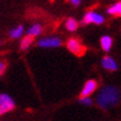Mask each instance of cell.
<instances>
[{"mask_svg": "<svg viewBox=\"0 0 121 121\" xmlns=\"http://www.w3.org/2000/svg\"><path fill=\"white\" fill-rule=\"evenodd\" d=\"M120 101V91L119 89L112 86L103 88L97 97V103L102 109L107 110L111 107L117 106Z\"/></svg>", "mask_w": 121, "mask_h": 121, "instance_id": "6da1fadb", "label": "cell"}, {"mask_svg": "<svg viewBox=\"0 0 121 121\" xmlns=\"http://www.w3.org/2000/svg\"><path fill=\"white\" fill-rule=\"evenodd\" d=\"M67 48L69 49V51H71L77 57H82L87 51V48L76 38H70L67 41Z\"/></svg>", "mask_w": 121, "mask_h": 121, "instance_id": "7a4b0ae2", "label": "cell"}, {"mask_svg": "<svg viewBox=\"0 0 121 121\" xmlns=\"http://www.w3.org/2000/svg\"><path fill=\"white\" fill-rule=\"evenodd\" d=\"M97 86H98V83L95 80H88L84 83V87L80 93V98H89V95L95 91Z\"/></svg>", "mask_w": 121, "mask_h": 121, "instance_id": "3957f363", "label": "cell"}, {"mask_svg": "<svg viewBox=\"0 0 121 121\" xmlns=\"http://www.w3.org/2000/svg\"><path fill=\"white\" fill-rule=\"evenodd\" d=\"M104 21L102 16L95 13V12H88L87 15L83 17L82 23L83 25H88V23H95V25H101Z\"/></svg>", "mask_w": 121, "mask_h": 121, "instance_id": "277c9868", "label": "cell"}, {"mask_svg": "<svg viewBox=\"0 0 121 121\" xmlns=\"http://www.w3.org/2000/svg\"><path fill=\"white\" fill-rule=\"evenodd\" d=\"M61 44V40L59 38H46L38 42L39 47L50 48V47H59Z\"/></svg>", "mask_w": 121, "mask_h": 121, "instance_id": "5b68a950", "label": "cell"}, {"mask_svg": "<svg viewBox=\"0 0 121 121\" xmlns=\"http://www.w3.org/2000/svg\"><path fill=\"white\" fill-rule=\"evenodd\" d=\"M0 107H6L11 111L15 109V102L9 95L2 93V95H0Z\"/></svg>", "mask_w": 121, "mask_h": 121, "instance_id": "8992f818", "label": "cell"}, {"mask_svg": "<svg viewBox=\"0 0 121 121\" xmlns=\"http://www.w3.org/2000/svg\"><path fill=\"white\" fill-rule=\"evenodd\" d=\"M102 66L104 67V69L109 70V71H116L117 70V63L111 57H103L102 59Z\"/></svg>", "mask_w": 121, "mask_h": 121, "instance_id": "52a82bcc", "label": "cell"}, {"mask_svg": "<svg viewBox=\"0 0 121 121\" xmlns=\"http://www.w3.org/2000/svg\"><path fill=\"white\" fill-rule=\"evenodd\" d=\"M112 46V39L109 36H104L101 38V47L104 51H109Z\"/></svg>", "mask_w": 121, "mask_h": 121, "instance_id": "ba28073f", "label": "cell"}, {"mask_svg": "<svg viewBox=\"0 0 121 121\" xmlns=\"http://www.w3.org/2000/svg\"><path fill=\"white\" fill-rule=\"evenodd\" d=\"M107 11H108L109 15H113V16L121 17V1H119L118 4H116L114 6L110 7Z\"/></svg>", "mask_w": 121, "mask_h": 121, "instance_id": "9c48e42d", "label": "cell"}, {"mask_svg": "<svg viewBox=\"0 0 121 121\" xmlns=\"http://www.w3.org/2000/svg\"><path fill=\"white\" fill-rule=\"evenodd\" d=\"M33 42V37H31V36H28L27 35L26 37L23 38L21 40V42H20V48H21L22 50H26V49H28L29 48V46Z\"/></svg>", "mask_w": 121, "mask_h": 121, "instance_id": "30bf717a", "label": "cell"}, {"mask_svg": "<svg viewBox=\"0 0 121 121\" xmlns=\"http://www.w3.org/2000/svg\"><path fill=\"white\" fill-rule=\"evenodd\" d=\"M42 29H41V26L40 25H33L29 30H28V36H31V37H36L38 35H40Z\"/></svg>", "mask_w": 121, "mask_h": 121, "instance_id": "8fae6325", "label": "cell"}, {"mask_svg": "<svg viewBox=\"0 0 121 121\" xmlns=\"http://www.w3.org/2000/svg\"><path fill=\"white\" fill-rule=\"evenodd\" d=\"M66 27L69 31H76L78 28V22L73 18H69L66 22Z\"/></svg>", "mask_w": 121, "mask_h": 121, "instance_id": "7c38bea8", "label": "cell"}, {"mask_svg": "<svg viewBox=\"0 0 121 121\" xmlns=\"http://www.w3.org/2000/svg\"><path fill=\"white\" fill-rule=\"evenodd\" d=\"M22 31H23V27L22 26H18L16 29L11 30L10 31V37L16 39V38H19L22 35Z\"/></svg>", "mask_w": 121, "mask_h": 121, "instance_id": "4fadbf2b", "label": "cell"}, {"mask_svg": "<svg viewBox=\"0 0 121 121\" xmlns=\"http://www.w3.org/2000/svg\"><path fill=\"white\" fill-rule=\"evenodd\" d=\"M7 62L6 61H0V77L4 73V71L7 69Z\"/></svg>", "mask_w": 121, "mask_h": 121, "instance_id": "5bb4252c", "label": "cell"}, {"mask_svg": "<svg viewBox=\"0 0 121 121\" xmlns=\"http://www.w3.org/2000/svg\"><path fill=\"white\" fill-rule=\"evenodd\" d=\"M79 101H80L82 104H86V106H90V104L92 103V101H91L90 98H80Z\"/></svg>", "mask_w": 121, "mask_h": 121, "instance_id": "9a60e30c", "label": "cell"}, {"mask_svg": "<svg viewBox=\"0 0 121 121\" xmlns=\"http://www.w3.org/2000/svg\"><path fill=\"white\" fill-rule=\"evenodd\" d=\"M70 2L73 4V6H79L81 2V0H70Z\"/></svg>", "mask_w": 121, "mask_h": 121, "instance_id": "2e32d148", "label": "cell"}, {"mask_svg": "<svg viewBox=\"0 0 121 121\" xmlns=\"http://www.w3.org/2000/svg\"><path fill=\"white\" fill-rule=\"evenodd\" d=\"M1 43H2V41H1V40H0V44H1Z\"/></svg>", "mask_w": 121, "mask_h": 121, "instance_id": "e0dca14e", "label": "cell"}, {"mask_svg": "<svg viewBox=\"0 0 121 121\" xmlns=\"http://www.w3.org/2000/svg\"><path fill=\"white\" fill-rule=\"evenodd\" d=\"M50 1H51V2H52V1H55V0H50Z\"/></svg>", "mask_w": 121, "mask_h": 121, "instance_id": "ac0fdd59", "label": "cell"}]
</instances>
